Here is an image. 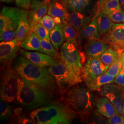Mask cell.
Listing matches in <instances>:
<instances>
[{
  "instance_id": "cell-1",
  "label": "cell",
  "mask_w": 124,
  "mask_h": 124,
  "mask_svg": "<svg viewBox=\"0 0 124 124\" xmlns=\"http://www.w3.org/2000/svg\"><path fill=\"white\" fill-rule=\"evenodd\" d=\"M12 68L22 77L42 87L53 94L58 91V85L48 69L36 66L22 56H18Z\"/></svg>"
},
{
  "instance_id": "cell-2",
  "label": "cell",
  "mask_w": 124,
  "mask_h": 124,
  "mask_svg": "<svg viewBox=\"0 0 124 124\" xmlns=\"http://www.w3.org/2000/svg\"><path fill=\"white\" fill-rule=\"evenodd\" d=\"M77 114L63 102H52L31 111L30 117L35 124H70Z\"/></svg>"
},
{
  "instance_id": "cell-3",
  "label": "cell",
  "mask_w": 124,
  "mask_h": 124,
  "mask_svg": "<svg viewBox=\"0 0 124 124\" xmlns=\"http://www.w3.org/2000/svg\"><path fill=\"white\" fill-rule=\"evenodd\" d=\"M87 87L74 85L62 94V101L83 120L89 118L96 105V100Z\"/></svg>"
},
{
  "instance_id": "cell-4",
  "label": "cell",
  "mask_w": 124,
  "mask_h": 124,
  "mask_svg": "<svg viewBox=\"0 0 124 124\" xmlns=\"http://www.w3.org/2000/svg\"><path fill=\"white\" fill-rule=\"evenodd\" d=\"M53 94L22 77L17 101L28 111H32L52 102Z\"/></svg>"
},
{
  "instance_id": "cell-5",
  "label": "cell",
  "mask_w": 124,
  "mask_h": 124,
  "mask_svg": "<svg viewBox=\"0 0 124 124\" xmlns=\"http://www.w3.org/2000/svg\"><path fill=\"white\" fill-rule=\"evenodd\" d=\"M47 69L56 81L59 93L62 94L83 80L81 75L72 71L61 60L56 61L54 64Z\"/></svg>"
},
{
  "instance_id": "cell-6",
  "label": "cell",
  "mask_w": 124,
  "mask_h": 124,
  "mask_svg": "<svg viewBox=\"0 0 124 124\" xmlns=\"http://www.w3.org/2000/svg\"><path fill=\"white\" fill-rule=\"evenodd\" d=\"M1 75L0 100L8 103L17 101L22 77L14 71L12 67H8Z\"/></svg>"
},
{
  "instance_id": "cell-7",
  "label": "cell",
  "mask_w": 124,
  "mask_h": 124,
  "mask_svg": "<svg viewBox=\"0 0 124 124\" xmlns=\"http://www.w3.org/2000/svg\"><path fill=\"white\" fill-rule=\"evenodd\" d=\"M79 48L71 43L66 41L61 46L59 57L60 60L72 71L82 76L83 64L86 57Z\"/></svg>"
},
{
  "instance_id": "cell-8",
  "label": "cell",
  "mask_w": 124,
  "mask_h": 124,
  "mask_svg": "<svg viewBox=\"0 0 124 124\" xmlns=\"http://www.w3.org/2000/svg\"><path fill=\"white\" fill-rule=\"evenodd\" d=\"M98 91L100 95L106 98L115 107L117 113L124 115V88L111 83L104 85Z\"/></svg>"
},
{
  "instance_id": "cell-9",
  "label": "cell",
  "mask_w": 124,
  "mask_h": 124,
  "mask_svg": "<svg viewBox=\"0 0 124 124\" xmlns=\"http://www.w3.org/2000/svg\"><path fill=\"white\" fill-rule=\"evenodd\" d=\"M22 9L4 7L0 13V33L7 30H17Z\"/></svg>"
},
{
  "instance_id": "cell-10",
  "label": "cell",
  "mask_w": 124,
  "mask_h": 124,
  "mask_svg": "<svg viewBox=\"0 0 124 124\" xmlns=\"http://www.w3.org/2000/svg\"><path fill=\"white\" fill-rule=\"evenodd\" d=\"M109 67L104 64L100 58L88 56L82 70V79L85 82L93 80L106 72Z\"/></svg>"
},
{
  "instance_id": "cell-11",
  "label": "cell",
  "mask_w": 124,
  "mask_h": 124,
  "mask_svg": "<svg viewBox=\"0 0 124 124\" xmlns=\"http://www.w3.org/2000/svg\"><path fill=\"white\" fill-rule=\"evenodd\" d=\"M21 43L16 38L0 43V61L2 67H8L15 58L20 50Z\"/></svg>"
},
{
  "instance_id": "cell-12",
  "label": "cell",
  "mask_w": 124,
  "mask_h": 124,
  "mask_svg": "<svg viewBox=\"0 0 124 124\" xmlns=\"http://www.w3.org/2000/svg\"><path fill=\"white\" fill-rule=\"evenodd\" d=\"M102 40L116 50L124 48V23H115L111 31L104 35Z\"/></svg>"
},
{
  "instance_id": "cell-13",
  "label": "cell",
  "mask_w": 124,
  "mask_h": 124,
  "mask_svg": "<svg viewBox=\"0 0 124 124\" xmlns=\"http://www.w3.org/2000/svg\"><path fill=\"white\" fill-rule=\"evenodd\" d=\"M19 52L21 56L38 66L44 68L50 67L56 62L53 57L42 53L30 52L21 49L19 50Z\"/></svg>"
},
{
  "instance_id": "cell-14",
  "label": "cell",
  "mask_w": 124,
  "mask_h": 124,
  "mask_svg": "<svg viewBox=\"0 0 124 124\" xmlns=\"http://www.w3.org/2000/svg\"><path fill=\"white\" fill-rule=\"evenodd\" d=\"M110 47V44L104 40L92 38L88 39L85 46V51L88 56L100 58L102 53Z\"/></svg>"
},
{
  "instance_id": "cell-15",
  "label": "cell",
  "mask_w": 124,
  "mask_h": 124,
  "mask_svg": "<svg viewBox=\"0 0 124 124\" xmlns=\"http://www.w3.org/2000/svg\"><path fill=\"white\" fill-rule=\"evenodd\" d=\"M91 16L86 15L83 12L76 11L69 14L68 22L79 34L81 30L93 20Z\"/></svg>"
},
{
  "instance_id": "cell-16",
  "label": "cell",
  "mask_w": 124,
  "mask_h": 124,
  "mask_svg": "<svg viewBox=\"0 0 124 124\" xmlns=\"http://www.w3.org/2000/svg\"><path fill=\"white\" fill-rule=\"evenodd\" d=\"M70 13L65 3L61 0H52L49 6L47 14L53 18H59L62 23L68 21Z\"/></svg>"
},
{
  "instance_id": "cell-17",
  "label": "cell",
  "mask_w": 124,
  "mask_h": 124,
  "mask_svg": "<svg viewBox=\"0 0 124 124\" xmlns=\"http://www.w3.org/2000/svg\"><path fill=\"white\" fill-rule=\"evenodd\" d=\"M31 32V28L28 18V12L26 9H22L16 38L21 43Z\"/></svg>"
},
{
  "instance_id": "cell-18",
  "label": "cell",
  "mask_w": 124,
  "mask_h": 124,
  "mask_svg": "<svg viewBox=\"0 0 124 124\" xmlns=\"http://www.w3.org/2000/svg\"><path fill=\"white\" fill-rule=\"evenodd\" d=\"M92 38L101 39V36L98 28L96 15L92 21L85 26L78 34L79 42H80L84 39H90Z\"/></svg>"
},
{
  "instance_id": "cell-19",
  "label": "cell",
  "mask_w": 124,
  "mask_h": 124,
  "mask_svg": "<svg viewBox=\"0 0 124 124\" xmlns=\"http://www.w3.org/2000/svg\"><path fill=\"white\" fill-rule=\"evenodd\" d=\"M96 106L98 112L108 119L117 113L115 107L107 98H99L96 100Z\"/></svg>"
},
{
  "instance_id": "cell-20",
  "label": "cell",
  "mask_w": 124,
  "mask_h": 124,
  "mask_svg": "<svg viewBox=\"0 0 124 124\" xmlns=\"http://www.w3.org/2000/svg\"><path fill=\"white\" fill-rule=\"evenodd\" d=\"M115 78V76L105 72L93 80L85 82V83L87 87L91 91H98L104 85L113 83Z\"/></svg>"
},
{
  "instance_id": "cell-21",
  "label": "cell",
  "mask_w": 124,
  "mask_h": 124,
  "mask_svg": "<svg viewBox=\"0 0 124 124\" xmlns=\"http://www.w3.org/2000/svg\"><path fill=\"white\" fill-rule=\"evenodd\" d=\"M98 31L100 36H104L111 31L114 23L108 15L99 12L96 14Z\"/></svg>"
},
{
  "instance_id": "cell-22",
  "label": "cell",
  "mask_w": 124,
  "mask_h": 124,
  "mask_svg": "<svg viewBox=\"0 0 124 124\" xmlns=\"http://www.w3.org/2000/svg\"><path fill=\"white\" fill-rule=\"evenodd\" d=\"M20 47L26 51L40 52V41L35 33L31 31L20 44Z\"/></svg>"
},
{
  "instance_id": "cell-23",
  "label": "cell",
  "mask_w": 124,
  "mask_h": 124,
  "mask_svg": "<svg viewBox=\"0 0 124 124\" xmlns=\"http://www.w3.org/2000/svg\"><path fill=\"white\" fill-rule=\"evenodd\" d=\"M51 42L56 50H58L63 44L65 39L62 23L57 24L50 33Z\"/></svg>"
},
{
  "instance_id": "cell-24",
  "label": "cell",
  "mask_w": 124,
  "mask_h": 124,
  "mask_svg": "<svg viewBox=\"0 0 124 124\" xmlns=\"http://www.w3.org/2000/svg\"><path fill=\"white\" fill-rule=\"evenodd\" d=\"M65 41L80 47L78 41V34L68 21L62 23Z\"/></svg>"
},
{
  "instance_id": "cell-25",
  "label": "cell",
  "mask_w": 124,
  "mask_h": 124,
  "mask_svg": "<svg viewBox=\"0 0 124 124\" xmlns=\"http://www.w3.org/2000/svg\"><path fill=\"white\" fill-rule=\"evenodd\" d=\"M50 4H44L34 9H31L28 12L30 23L33 22H39L43 16L47 13Z\"/></svg>"
},
{
  "instance_id": "cell-26",
  "label": "cell",
  "mask_w": 124,
  "mask_h": 124,
  "mask_svg": "<svg viewBox=\"0 0 124 124\" xmlns=\"http://www.w3.org/2000/svg\"><path fill=\"white\" fill-rule=\"evenodd\" d=\"M92 0H67V9L69 12H83Z\"/></svg>"
},
{
  "instance_id": "cell-27",
  "label": "cell",
  "mask_w": 124,
  "mask_h": 124,
  "mask_svg": "<svg viewBox=\"0 0 124 124\" xmlns=\"http://www.w3.org/2000/svg\"><path fill=\"white\" fill-rule=\"evenodd\" d=\"M31 31L35 33L40 39L51 41L49 32L45 27L39 22H33L30 23Z\"/></svg>"
},
{
  "instance_id": "cell-28",
  "label": "cell",
  "mask_w": 124,
  "mask_h": 124,
  "mask_svg": "<svg viewBox=\"0 0 124 124\" xmlns=\"http://www.w3.org/2000/svg\"><path fill=\"white\" fill-rule=\"evenodd\" d=\"M118 55L117 51L110 47L102 53L100 59L104 64L109 66L115 61L118 58Z\"/></svg>"
},
{
  "instance_id": "cell-29",
  "label": "cell",
  "mask_w": 124,
  "mask_h": 124,
  "mask_svg": "<svg viewBox=\"0 0 124 124\" xmlns=\"http://www.w3.org/2000/svg\"><path fill=\"white\" fill-rule=\"evenodd\" d=\"M121 8L119 0H108L103 6L100 12L108 16L115 11L122 9Z\"/></svg>"
},
{
  "instance_id": "cell-30",
  "label": "cell",
  "mask_w": 124,
  "mask_h": 124,
  "mask_svg": "<svg viewBox=\"0 0 124 124\" xmlns=\"http://www.w3.org/2000/svg\"><path fill=\"white\" fill-rule=\"evenodd\" d=\"M40 53L47 54L53 57H56L57 53L51 41L46 40L40 39Z\"/></svg>"
},
{
  "instance_id": "cell-31",
  "label": "cell",
  "mask_w": 124,
  "mask_h": 124,
  "mask_svg": "<svg viewBox=\"0 0 124 124\" xmlns=\"http://www.w3.org/2000/svg\"><path fill=\"white\" fill-rule=\"evenodd\" d=\"M12 114V110L8 102L0 100V119L1 121L8 120Z\"/></svg>"
},
{
  "instance_id": "cell-32",
  "label": "cell",
  "mask_w": 124,
  "mask_h": 124,
  "mask_svg": "<svg viewBox=\"0 0 124 124\" xmlns=\"http://www.w3.org/2000/svg\"><path fill=\"white\" fill-rule=\"evenodd\" d=\"M122 66L123 65L121 59L118 57L115 61L109 66L107 70L106 73L115 77L120 72Z\"/></svg>"
},
{
  "instance_id": "cell-33",
  "label": "cell",
  "mask_w": 124,
  "mask_h": 124,
  "mask_svg": "<svg viewBox=\"0 0 124 124\" xmlns=\"http://www.w3.org/2000/svg\"><path fill=\"white\" fill-rule=\"evenodd\" d=\"M39 22L45 27L50 32L53 30L56 25L54 18L48 14L45 15L43 16Z\"/></svg>"
},
{
  "instance_id": "cell-34",
  "label": "cell",
  "mask_w": 124,
  "mask_h": 124,
  "mask_svg": "<svg viewBox=\"0 0 124 124\" xmlns=\"http://www.w3.org/2000/svg\"><path fill=\"white\" fill-rule=\"evenodd\" d=\"M17 30H7L0 33L1 41H9L16 38Z\"/></svg>"
},
{
  "instance_id": "cell-35",
  "label": "cell",
  "mask_w": 124,
  "mask_h": 124,
  "mask_svg": "<svg viewBox=\"0 0 124 124\" xmlns=\"http://www.w3.org/2000/svg\"><path fill=\"white\" fill-rule=\"evenodd\" d=\"M113 22L115 23H124V11L122 9L116 10L108 15Z\"/></svg>"
},
{
  "instance_id": "cell-36",
  "label": "cell",
  "mask_w": 124,
  "mask_h": 124,
  "mask_svg": "<svg viewBox=\"0 0 124 124\" xmlns=\"http://www.w3.org/2000/svg\"><path fill=\"white\" fill-rule=\"evenodd\" d=\"M90 123L93 124H108V120L103 117L101 114L98 112H93L91 114Z\"/></svg>"
},
{
  "instance_id": "cell-37",
  "label": "cell",
  "mask_w": 124,
  "mask_h": 124,
  "mask_svg": "<svg viewBox=\"0 0 124 124\" xmlns=\"http://www.w3.org/2000/svg\"><path fill=\"white\" fill-rule=\"evenodd\" d=\"M123 114L116 113L115 115L108 118V123L110 124H124V116Z\"/></svg>"
},
{
  "instance_id": "cell-38",
  "label": "cell",
  "mask_w": 124,
  "mask_h": 124,
  "mask_svg": "<svg viewBox=\"0 0 124 124\" xmlns=\"http://www.w3.org/2000/svg\"><path fill=\"white\" fill-rule=\"evenodd\" d=\"M113 83H116L124 88V67L122 66L120 72L116 76Z\"/></svg>"
},
{
  "instance_id": "cell-39",
  "label": "cell",
  "mask_w": 124,
  "mask_h": 124,
  "mask_svg": "<svg viewBox=\"0 0 124 124\" xmlns=\"http://www.w3.org/2000/svg\"><path fill=\"white\" fill-rule=\"evenodd\" d=\"M18 7L23 9H28L31 8V1L30 0H15Z\"/></svg>"
},
{
  "instance_id": "cell-40",
  "label": "cell",
  "mask_w": 124,
  "mask_h": 124,
  "mask_svg": "<svg viewBox=\"0 0 124 124\" xmlns=\"http://www.w3.org/2000/svg\"><path fill=\"white\" fill-rule=\"evenodd\" d=\"M51 0H31V9H34L44 4H50Z\"/></svg>"
},
{
  "instance_id": "cell-41",
  "label": "cell",
  "mask_w": 124,
  "mask_h": 124,
  "mask_svg": "<svg viewBox=\"0 0 124 124\" xmlns=\"http://www.w3.org/2000/svg\"><path fill=\"white\" fill-rule=\"evenodd\" d=\"M18 123L19 124H35L31 118H28L25 116H19L18 118Z\"/></svg>"
},
{
  "instance_id": "cell-42",
  "label": "cell",
  "mask_w": 124,
  "mask_h": 124,
  "mask_svg": "<svg viewBox=\"0 0 124 124\" xmlns=\"http://www.w3.org/2000/svg\"><path fill=\"white\" fill-rule=\"evenodd\" d=\"M108 0H99L98 2V11L97 13L100 12L101 9L102 8L103 6L106 2Z\"/></svg>"
},
{
  "instance_id": "cell-43",
  "label": "cell",
  "mask_w": 124,
  "mask_h": 124,
  "mask_svg": "<svg viewBox=\"0 0 124 124\" xmlns=\"http://www.w3.org/2000/svg\"><path fill=\"white\" fill-rule=\"evenodd\" d=\"M15 0H0L1 1L4 2V3H10L14 2Z\"/></svg>"
},
{
  "instance_id": "cell-44",
  "label": "cell",
  "mask_w": 124,
  "mask_h": 124,
  "mask_svg": "<svg viewBox=\"0 0 124 124\" xmlns=\"http://www.w3.org/2000/svg\"><path fill=\"white\" fill-rule=\"evenodd\" d=\"M120 1V4L121 5V7L123 9H124V0H119Z\"/></svg>"
},
{
  "instance_id": "cell-45",
  "label": "cell",
  "mask_w": 124,
  "mask_h": 124,
  "mask_svg": "<svg viewBox=\"0 0 124 124\" xmlns=\"http://www.w3.org/2000/svg\"><path fill=\"white\" fill-rule=\"evenodd\" d=\"M121 59V62H122V65H123V66L124 67V58H123V59Z\"/></svg>"
},
{
  "instance_id": "cell-46",
  "label": "cell",
  "mask_w": 124,
  "mask_h": 124,
  "mask_svg": "<svg viewBox=\"0 0 124 124\" xmlns=\"http://www.w3.org/2000/svg\"><path fill=\"white\" fill-rule=\"evenodd\" d=\"M62 1L65 3V4H66V1L67 0H62Z\"/></svg>"
}]
</instances>
